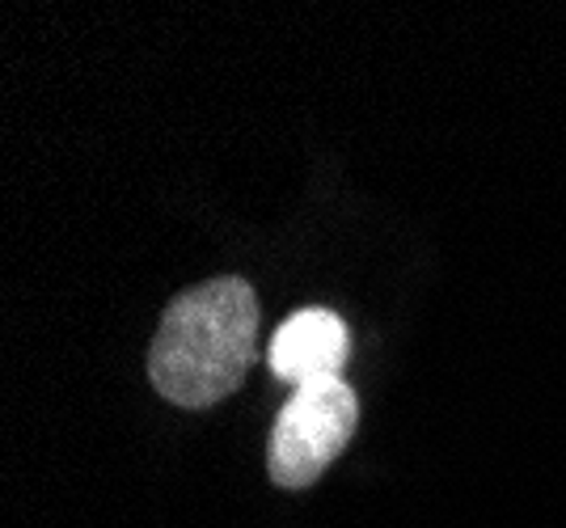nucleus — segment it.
<instances>
[{"instance_id": "nucleus-1", "label": "nucleus", "mask_w": 566, "mask_h": 528, "mask_svg": "<svg viewBox=\"0 0 566 528\" xmlns=\"http://www.w3.org/2000/svg\"><path fill=\"white\" fill-rule=\"evenodd\" d=\"M259 356V296L241 275L178 292L148 351V381L174 406L203 410L229 398Z\"/></svg>"}, {"instance_id": "nucleus-2", "label": "nucleus", "mask_w": 566, "mask_h": 528, "mask_svg": "<svg viewBox=\"0 0 566 528\" xmlns=\"http://www.w3.org/2000/svg\"><path fill=\"white\" fill-rule=\"evenodd\" d=\"M359 423V398L343 377L292 389L266 440V474L283 490H305L334 465Z\"/></svg>"}, {"instance_id": "nucleus-3", "label": "nucleus", "mask_w": 566, "mask_h": 528, "mask_svg": "<svg viewBox=\"0 0 566 528\" xmlns=\"http://www.w3.org/2000/svg\"><path fill=\"white\" fill-rule=\"evenodd\" d=\"M347 351H352V335L338 313L301 309L275 330L271 347H266V368L292 389H301V384L338 377L347 363Z\"/></svg>"}]
</instances>
